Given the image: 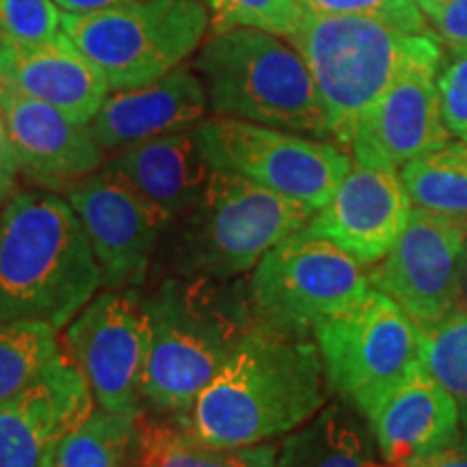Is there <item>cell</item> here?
Masks as SVG:
<instances>
[{
	"label": "cell",
	"mask_w": 467,
	"mask_h": 467,
	"mask_svg": "<svg viewBox=\"0 0 467 467\" xmlns=\"http://www.w3.org/2000/svg\"><path fill=\"white\" fill-rule=\"evenodd\" d=\"M331 394L314 336L255 318L227 364L175 422L210 446L236 451L292 433Z\"/></svg>",
	"instance_id": "1"
},
{
	"label": "cell",
	"mask_w": 467,
	"mask_h": 467,
	"mask_svg": "<svg viewBox=\"0 0 467 467\" xmlns=\"http://www.w3.org/2000/svg\"><path fill=\"white\" fill-rule=\"evenodd\" d=\"M148 361L143 399L180 418L255 323L249 279L167 275L143 296Z\"/></svg>",
	"instance_id": "2"
},
{
	"label": "cell",
	"mask_w": 467,
	"mask_h": 467,
	"mask_svg": "<svg viewBox=\"0 0 467 467\" xmlns=\"http://www.w3.org/2000/svg\"><path fill=\"white\" fill-rule=\"evenodd\" d=\"M102 285V271L72 203L48 189L17 191L0 210V323L42 320L63 329Z\"/></svg>",
	"instance_id": "3"
},
{
	"label": "cell",
	"mask_w": 467,
	"mask_h": 467,
	"mask_svg": "<svg viewBox=\"0 0 467 467\" xmlns=\"http://www.w3.org/2000/svg\"><path fill=\"white\" fill-rule=\"evenodd\" d=\"M312 217L314 210L303 203L214 169L195 206L162 230L159 266L169 275L241 277Z\"/></svg>",
	"instance_id": "4"
},
{
	"label": "cell",
	"mask_w": 467,
	"mask_h": 467,
	"mask_svg": "<svg viewBox=\"0 0 467 467\" xmlns=\"http://www.w3.org/2000/svg\"><path fill=\"white\" fill-rule=\"evenodd\" d=\"M197 69L217 115L331 137L306 58L277 35L255 28L214 31L203 44Z\"/></svg>",
	"instance_id": "5"
},
{
	"label": "cell",
	"mask_w": 467,
	"mask_h": 467,
	"mask_svg": "<svg viewBox=\"0 0 467 467\" xmlns=\"http://www.w3.org/2000/svg\"><path fill=\"white\" fill-rule=\"evenodd\" d=\"M306 58L331 139L347 150L355 121L411 63L440 52L433 35H409L364 16H312L288 37Z\"/></svg>",
	"instance_id": "6"
},
{
	"label": "cell",
	"mask_w": 467,
	"mask_h": 467,
	"mask_svg": "<svg viewBox=\"0 0 467 467\" xmlns=\"http://www.w3.org/2000/svg\"><path fill=\"white\" fill-rule=\"evenodd\" d=\"M206 26L202 0H139L91 14L63 11L67 39L115 91L173 72L197 50Z\"/></svg>",
	"instance_id": "7"
},
{
	"label": "cell",
	"mask_w": 467,
	"mask_h": 467,
	"mask_svg": "<svg viewBox=\"0 0 467 467\" xmlns=\"http://www.w3.org/2000/svg\"><path fill=\"white\" fill-rule=\"evenodd\" d=\"M312 336L331 392L366 420L422 366L416 323L377 288L318 323Z\"/></svg>",
	"instance_id": "8"
},
{
	"label": "cell",
	"mask_w": 467,
	"mask_h": 467,
	"mask_svg": "<svg viewBox=\"0 0 467 467\" xmlns=\"http://www.w3.org/2000/svg\"><path fill=\"white\" fill-rule=\"evenodd\" d=\"M195 132L210 167L243 175L314 213L334 197L353 167L342 145L236 117L202 121Z\"/></svg>",
	"instance_id": "9"
},
{
	"label": "cell",
	"mask_w": 467,
	"mask_h": 467,
	"mask_svg": "<svg viewBox=\"0 0 467 467\" xmlns=\"http://www.w3.org/2000/svg\"><path fill=\"white\" fill-rule=\"evenodd\" d=\"M370 288L364 265L306 227L266 251L249 277L255 318L306 334Z\"/></svg>",
	"instance_id": "10"
},
{
	"label": "cell",
	"mask_w": 467,
	"mask_h": 467,
	"mask_svg": "<svg viewBox=\"0 0 467 467\" xmlns=\"http://www.w3.org/2000/svg\"><path fill=\"white\" fill-rule=\"evenodd\" d=\"M465 255L467 223L413 208L389 254L368 268V279L416 327L433 325L461 307Z\"/></svg>",
	"instance_id": "11"
},
{
	"label": "cell",
	"mask_w": 467,
	"mask_h": 467,
	"mask_svg": "<svg viewBox=\"0 0 467 467\" xmlns=\"http://www.w3.org/2000/svg\"><path fill=\"white\" fill-rule=\"evenodd\" d=\"M66 344L100 409L139 413L148 361V320L137 288H107L67 325Z\"/></svg>",
	"instance_id": "12"
},
{
	"label": "cell",
	"mask_w": 467,
	"mask_h": 467,
	"mask_svg": "<svg viewBox=\"0 0 467 467\" xmlns=\"http://www.w3.org/2000/svg\"><path fill=\"white\" fill-rule=\"evenodd\" d=\"M67 202L78 214L107 288H139L150 275L165 221L109 169L74 182Z\"/></svg>",
	"instance_id": "13"
},
{
	"label": "cell",
	"mask_w": 467,
	"mask_h": 467,
	"mask_svg": "<svg viewBox=\"0 0 467 467\" xmlns=\"http://www.w3.org/2000/svg\"><path fill=\"white\" fill-rule=\"evenodd\" d=\"M440 61L441 50L418 58L361 113L347 143L350 159L400 171L407 162L451 141L437 89Z\"/></svg>",
	"instance_id": "14"
},
{
	"label": "cell",
	"mask_w": 467,
	"mask_h": 467,
	"mask_svg": "<svg viewBox=\"0 0 467 467\" xmlns=\"http://www.w3.org/2000/svg\"><path fill=\"white\" fill-rule=\"evenodd\" d=\"M93 405L89 383L63 344L37 381L0 405V467H55L63 440Z\"/></svg>",
	"instance_id": "15"
},
{
	"label": "cell",
	"mask_w": 467,
	"mask_h": 467,
	"mask_svg": "<svg viewBox=\"0 0 467 467\" xmlns=\"http://www.w3.org/2000/svg\"><path fill=\"white\" fill-rule=\"evenodd\" d=\"M411 202L396 169L355 162L334 197L306 230L337 244L366 268L381 262L411 217Z\"/></svg>",
	"instance_id": "16"
},
{
	"label": "cell",
	"mask_w": 467,
	"mask_h": 467,
	"mask_svg": "<svg viewBox=\"0 0 467 467\" xmlns=\"http://www.w3.org/2000/svg\"><path fill=\"white\" fill-rule=\"evenodd\" d=\"M0 110L22 173L46 186L67 180L78 182L102 165L104 150L89 126L78 124L63 110L0 85Z\"/></svg>",
	"instance_id": "17"
},
{
	"label": "cell",
	"mask_w": 467,
	"mask_h": 467,
	"mask_svg": "<svg viewBox=\"0 0 467 467\" xmlns=\"http://www.w3.org/2000/svg\"><path fill=\"white\" fill-rule=\"evenodd\" d=\"M0 85L63 110L89 126L109 98L104 76L76 50L67 35L61 42H20L0 31Z\"/></svg>",
	"instance_id": "18"
},
{
	"label": "cell",
	"mask_w": 467,
	"mask_h": 467,
	"mask_svg": "<svg viewBox=\"0 0 467 467\" xmlns=\"http://www.w3.org/2000/svg\"><path fill=\"white\" fill-rule=\"evenodd\" d=\"M208 109L206 87L195 72L175 67L154 83L115 91L89 121V130L102 150L182 132L200 126Z\"/></svg>",
	"instance_id": "19"
},
{
	"label": "cell",
	"mask_w": 467,
	"mask_h": 467,
	"mask_svg": "<svg viewBox=\"0 0 467 467\" xmlns=\"http://www.w3.org/2000/svg\"><path fill=\"white\" fill-rule=\"evenodd\" d=\"M104 169L148 202L165 227L195 206L214 171L195 128L126 145Z\"/></svg>",
	"instance_id": "20"
},
{
	"label": "cell",
	"mask_w": 467,
	"mask_h": 467,
	"mask_svg": "<svg viewBox=\"0 0 467 467\" xmlns=\"http://www.w3.org/2000/svg\"><path fill=\"white\" fill-rule=\"evenodd\" d=\"M368 424L389 467H407L431 457L463 435L457 400L422 366L377 409Z\"/></svg>",
	"instance_id": "21"
},
{
	"label": "cell",
	"mask_w": 467,
	"mask_h": 467,
	"mask_svg": "<svg viewBox=\"0 0 467 467\" xmlns=\"http://www.w3.org/2000/svg\"><path fill=\"white\" fill-rule=\"evenodd\" d=\"M277 463L279 467H389L379 452L368 420L340 396L285 435Z\"/></svg>",
	"instance_id": "22"
},
{
	"label": "cell",
	"mask_w": 467,
	"mask_h": 467,
	"mask_svg": "<svg viewBox=\"0 0 467 467\" xmlns=\"http://www.w3.org/2000/svg\"><path fill=\"white\" fill-rule=\"evenodd\" d=\"M399 173L411 208L467 223V143L451 139Z\"/></svg>",
	"instance_id": "23"
},
{
	"label": "cell",
	"mask_w": 467,
	"mask_h": 467,
	"mask_svg": "<svg viewBox=\"0 0 467 467\" xmlns=\"http://www.w3.org/2000/svg\"><path fill=\"white\" fill-rule=\"evenodd\" d=\"M128 467H243V461L238 448H214L180 422H162L139 411Z\"/></svg>",
	"instance_id": "24"
},
{
	"label": "cell",
	"mask_w": 467,
	"mask_h": 467,
	"mask_svg": "<svg viewBox=\"0 0 467 467\" xmlns=\"http://www.w3.org/2000/svg\"><path fill=\"white\" fill-rule=\"evenodd\" d=\"M61 347L58 329L42 320L0 323V405L37 381Z\"/></svg>",
	"instance_id": "25"
},
{
	"label": "cell",
	"mask_w": 467,
	"mask_h": 467,
	"mask_svg": "<svg viewBox=\"0 0 467 467\" xmlns=\"http://www.w3.org/2000/svg\"><path fill=\"white\" fill-rule=\"evenodd\" d=\"M137 413L93 409L63 440L55 467H128Z\"/></svg>",
	"instance_id": "26"
},
{
	"label": "cell",
	"mask_w": 467,
	"mask_h": 467,
	"mask_svg": "<svg viewBox=\"0 0 467 467\" xmlns=\"http://www.w3.org/2000/svg\"><path fill=\"white\" fill-rule=\"evenodd\" d=\"M420 364L451 392L467 433V309L459 307L433 325L418 327Z\"/></svg>",
	"instance_id": "27"
},
{
	"label": "cell",
	"mask_w": 467,
	"mask_h": 467,
	"mask_svg": "<svg viewBox=\"0 0 467 467\" xmlns=\"http://www.w3.org/2000/svg\"><path fill=\"white\" fill-rule=\"evenodd\" d=\"M213 14L214 31L255 28L282 37L299 31L307 11L299 0H203Z\"/></svg>",
	"instance_id": "28"
},
{
	"label": "cell",
	"mask_w": 467,
	"mask_h": 467,
	"mask_svg": "<svg viewBox=\"0 0 467 467\" xmlns=\"http://www.w3.org/2000/svg\"><path fill=\"white\" fill-rule=\"evenodd\" d=\"M312 16H364L409 35H431L426 16L413 0H299Z\"/></svg>",
	"instance_id": "29"
},
{
	"label": "cell",
	"mask_w": 467,
	"mask_h": 467,
	"mask_svg": "<svg viewBox=\"0 0 467 467\" xmlns=\"http://www.w3.org/2000/svg\"><path fill=\"white\" fill-rule=\"evenodd\" d=\"M0 31L20 42H61L63 9L55 0H0Z\"/></svg>",
	"instance_id": "30"
},
{
	"label": "cell",
	"mask_w": 467,
	"mask_h": 467,
	"mask_svg": "<svg viewBox=\"0 0 467 467\" xmlns=\"http://www.w3.org/2000/svg\"><path fill=\"white\" fill-rule=\"evenodd\" d=\"M437 89L448 130L467 143V50H452L437 76Z\"/></svg>",
	"instance_id": "31"
},
{
	"label": "cell",
	"mask_w": 467,
	"mask_h": 467,
	"mask_svg": "<svg viewBox=\"0 0 467 467\" xmlns=\"http://www.w3.org/2000/svg\"><path fill=\"white\" fill-rule=\"evenodd\" d=\"M431 22L452 50H467V0H448Z\"/></svg>",
	"instance_id": "32"
},
{
	"label": "cell",
	"mask_w": 467,
	"mask_h": 467,
	"mask_svg": "<svg viewBox=\"0 0 467 467\" xmlns=\"http://www.w3.org/2000/svg\"><path fill=\"white\" fill-rule=\"evenodd\" d=\"M22 173L14 143H11L7 121L0 110V206H5L17 192V175Z\"/></svg>",
	"instance_id": "33"
},
{
	"label": "cell",
	"mask_w": 467,
	"mask_h": 467,
	"mask_svg": "<svg viewBox=\"0 0 467 467\" xmlns=\"http://www.w3.org/2000/svg\"><path fill=\"white\" fill-rule=\"evenodd\" d=\"M407 467H467V437L461 435V440L443 451L431 454V457L418 459Z\"/></svg>",
	"instance_id": "34"
},
{
	"label": "cell",
	"mask_w": 467,
	"mask_h": 467,
	"mask_svg": "<svg viewBox=\"0 0 467 467\" xmlns=\"http://www.w3.org/2000/svg\"><path fill=\"white\" fill-rule=\"evenodd\" d=\"M241 452L243 467H279V446L273 441H262L254 443V446L238 448Z\"/></svg>",
	"instance_id": "35"
},
{
	"label": "cell",
	"mask_w": 467,
	"mask_h": 467,
	"mask_svg": "<svg viewBox=\"0 0 467 467\" xmlns=\"http://www.w3.org/2000/svg\"><path fill=\"white\" fill-rule=\"evenodd\" d=\"M55 3L66 14H91V11L121 7V5L139 3V0H55Z\"/></svg>",
	"instance_id": "36"
},
{
	"label": "cell",
	"mask_w": 467,
	"mask_h": 467,
	"mask_svg": "<svg viewBox=\"0 0 467 467\" xmlns=\"http://www.w3.org/2000/svg\"><path fill=\"white\" fill-rule=\"evenodd\" d=\"M413 3L418 5L420 11H422L426 17H431V20H433V17L440 14L441 7L448 3V0H413Z\"/></svg>",
	"instance_id": "37"
},
{
	"label": "cell",
	"mask_w": 467,
	"mask_h": 467,
	"mask_svg": "<svg viewBox=\"0 0 467 467\" xmlns=\"http://www.w3.org/2000/svg\"><path fill=\"white\" fill-rule=\"evenodd\" d=\"M461 307L467 309V255H465V268H463V296H461Z\"/></svg>",
	"instance_id": "38"
},
{
	"label": "cell",
	"mask_w": 467,
	"mask_h": 467,
	"mask_svg": "<svg viewBox=\"0 0 467 467\" xmlns=\"http://www.w3.org/2000/svg\"><path fill=\"white\" fill-rule=\"evenodd\" d=\"M463 435H465V437H467V433H463Z\"/></svg>",
	"instance_id": "39"
}]
</instances>
